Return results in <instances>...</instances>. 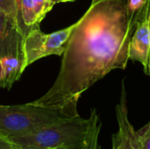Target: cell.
Segmentation results:
<instances>
[{"mask_svg": "<svg viewBox=\"0 0 150 149\" xmlns=\"http://www.w3.org/2000/svg\"><path fill=\"white\" fill-rule=\"evenodd\" d=\"M137 22L127 0H91L67 41L55 82L32 103L60 109L69 118L79 116L83 93L111 71L127 68Z\"/></svg>", "mask_w": 150, "mask_h": 149, "instance_id": "cell-1", "label": "cell"}, {"mask_svg": "<svg viewBox=\"0 0 150 149\" xmlns=\"http://www.w3.org/2000/svg\"><path fill=\"white\" fill-rule=\"evenodd\" d=\"M88 119L65 118L34 132L5 137L14 149H54L60 147L82 149Z\"/></svg>", "mask_w": 150, "mask_h": 149, "instance_id": "cell-2", "label": "cell"}, {"mask_svg": "<svg viewBox=\"0 0 150 149\" xmlns=\"http://www.w3.org/2000/svg\"><path fill=\"white\" fill-rule=\"evenodd\" d=\"M65 118L69 117L60 109L33 103L0 105V135L10 137L29 133Z\"/></svg>", "mask_w": 150, "mask_h": 149, "instance_id": "cell-3", "label": "cell"}, {"mask_svg": "<svg viewBox=\"0 0 150 149\" xmlns=\"http://www.w3.org/2000/svg\"><path fill=\"white\" fill-rule=\"evenodd\" d=\"M76 26V23L60 31L47 34L42 32L39 25L33 27L25 39L23 70L34 61L48 55H62L66 48L67 41Z\"/></svg>", "mask_w": 150, "mask_h": 149, "instance_id": "cell-4", "label": "cell"}, {"mask_svg": "<svg viewBox=\"0 0 150 149\" xmlns=\"http://www.w3.org/2000/svg\"><path fill=\"white\" fill-rule=\"evenodd\" d=\"M24 43L25 38L19 31L15 16L0 10V60L16 57L23 66Z\"/></svg>", "mask_w": 150, "mask_h": 149, "instance_id": "cell-5", "label": "cell"}, {"mask_svg": "<svg viewBox=\"0 0 150 149\" xmlns=\"http://www.w3.org/2000/svg\"><path fill=\"white\" fill-rule=\"evenodd\" d=\"M150 5H145L139 17L135 30L133 33L130 47L129 59L139 61L144 72L149 75L150 54V31L149 26V11Z\"/></svg>", "mask_w": 150, "mask_h": 149, "instance_id": "cell-6", "label": "cell"}, {"mask_svg": "<svg viewBox=\"0 0 150 149\" xmlns=\"http://www.w3.org/2000/svg\"><path fill=\"white\" fill-rule=\"evenodd\" d=\"M115 109L119 130L112 135V149H138V132L134 129L128 119L124 81L122 82L120 100Z\"/></svg>", "mask_w": 150, "mask_h": 149, "instance_id": "cell-7", "label": "cell"}, {"mask_svg": "<svg viewBox=\"0 0 150 149\" xmlns=\"http://www.w3.org/2000/svg\"><path fill=\"white\" fill-rule=\"evenodd\" d=\"M0 88L10 90L23 74L22 62L16 57L0 60Z\"/></svg>", "mask_w": 150, "mask_h": 149, "instance_id": "cell-8", "label": "cell"}, {"mask_svg": "<svg viewBox=\"0 0 150 149\" xmlns=\"http://www.w3.org/2000/svg\"><path fill=\"white\" fill-rule=\"evenodd\" d=\"M101 126L102 124L99 121L96 109H91L90 118L88 119V126L82 149H100L98 137Z\"/></svg>", "mask_w": 150, "mask_h": 149, "instance_id": "cell-9", "label": "cell"}, {"mask_svg": "<svg viewBox=\"0 0 150 149\" xmlns=\"http://www.w3.org/2000/svg\"><path fill=\"white\" fill-rule=\"evenodd\" d=\"M35 15V25H39L54 4L50 0H33Z\"/></svg>", "mask_w": 150, "mask_h": 149, "instance_id": "cell-10", "label": "cell"}, {"mask_svg": "<svg viewBox=\"0 0 150 149\" xmlns=\"http://www.w3.org/2000/svg\"><path fill=\"white\" fill-rule=\"evenodd\" d=\"M22 18L25 26L31 30L35 25V15L33 0H22Z\"/></svg>", "mask_w": 150, "mask_h": 149, "instance_id": "cell-11", "label": "cell"}, {"mask_svg": "<svg viewBox=\"0 0 150 149\" xmlns=\"http://www.w3.org/2000/svg\"><path fill=\"white\" fill-rule=\"evenodd\" d=\"M0 10L11 14L16 18V8L14 0H0Z\"/></svg>", "mask_w": 150, "mask_h": 149, "instance_id": "cell-12", "label": "cell"}, {"mask_svg": "<svg viewBox=\"0 0 150 149\" xmlns=\"http://www.w3.org/2000/svg\"><path fill=\"white\" fill-rule=\"evenodd\" d=\"M138 149H150V133L142 135L138 133Z\"/></svg>", "mask_w": 150, "mask_h": 149, "instance_id": "cell-13", "label": "cell"}, {"mask_svg": "<svg viewBox=\"0 0 150 149\" xmlns=\"http://www.w3.org/2000/svg\"><path fill=\"white\" fill-rule=\"evenodd\" d=\"M0 149H14L12 143L4 136L0 135Z\"/></svg>", "mask_w": 150, "mask_h": 149, "instance_id": "cell-14", "label": "cell"}, {"mask_svg": "<svg viewBox=\"0 0 150 149\" xmlns=\"http://www.w3.org/2000/svg\"><path fill=\"white\" fill-rule=\"evenodd\" d=\"M150 133V122L147 125V126H145L143 128H142L139 132H138V133L139 134H141V135H142V134H147V133Z\"/></svg>", "mask_w": 150, "mask_h": 149, "instance_id": "cell-15", "label": "cell"}, {"mask_svg": "<svg viewBox=\"0 0 150 149\" xmlns=\"http://www.w3.org/2000/svg\"><path fill=\"white\" fill-rule=\"evenodd\" d=\"M53 4H55L57 3H65V2H74L75 0H50Z\"/></svg>", "mask_w": 150, "mask_h": 149, "instance_id": "cell-16", "label": "cell"}, {"mask_svg": "<svg viewBox=\"0 0 150 149\" xmlns=\"http://www.w3.org/2000/svg\"><path fill=\"white\" fill-rule=\"evenodd\" d=\"M54 149H79L76 148H68V147H60V148H56Z\"/></svg>", "mask_w": 150, "mask_h": 149, "instance_id": "cell-17", "label": "cell"}, {"mask_svg": "<svg viewBox=\"0 0 150 149\" xmlns=\"http://www.w3.org/2000/svg\"><path fill=\"white\" fill-rule=\"evenodd\" d=\"M149 31H150V7H149ZM149 65H150V54H149Z\"/></svg>", "mask_w": 150, "mask_h": 149, "instance_id": "cell-18", "label": "cell"}, {"mask_svg": "<svg viewBox=\"0 0 150 149\" xmlns=\"http://www.w3.org/2000/svg\"><path fill=\"white\" fill-rule=\"evenodd\" d=\"M150 4V0H146V4Z\"/></svg>", "mask_w": 150, "mask_h": 149, "instance_id": "cell-19", "label": "cell"}, {"mask_svg": "<svg viewBox=\"0 0 150 149\" xmlns=\"http://www.w3.org/2000/svg\"><path fill=\"white\" fill-rule=\"evenodd\" d=\"M149 75L150 76V65H149Z\"/></svg>", "mask_w": 150, "mask_h": 149, "instance_id": "cell-20", "label": "cell"}, {"mask_svg": "<svg viewBox=\"0 0 150 149\" xmlns=\"http://www.w3.org/2000/svg\"></svg>", "mask_w": 150, "mask_h": 149, "instance_id": "cell-21", "label": "cell"}]
</instances>
